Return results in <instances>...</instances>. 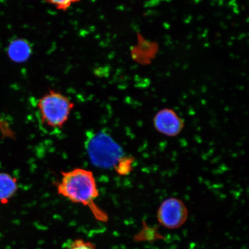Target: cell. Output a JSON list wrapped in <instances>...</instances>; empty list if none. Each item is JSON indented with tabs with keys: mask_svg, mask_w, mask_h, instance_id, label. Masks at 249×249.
<instances>
[{
	"mask_svg": "<svg viewBox=\"0 0 249 249\" xmlns=\"http://www.w3.org/2000/svg\"><path fill=\"white\" fill-rule=\"evenodd\" d=\"M87 153L95 166L108 169L114 167L124 157L122 148L107 133H94L87 140Z\"/></svg>",
	"mask_w": 249,
	"mask_h": 249,
	"instance_id": "3",
	"label": "cell"
},
{
	"mask_svg": "<svg viewBox=\"0 0 249 249\" xmlns=\"http://www.w3.org/2000/svg\"><path fill=\"white\" fill-rule=\"evenodd\" d=\"M153 124L159 133L169 137L178 136L184 127V122L172 109L164 108L156 114Z\"/></svg>",
	"mask_w": 249,
	"mask_h": 249,
	"instance_id": "5",
	"label": "cell"
},
{
	"mask_svg": "<svg viewBox=\"0 0 249 249\" xmlns=\"http://www.w3.org/2000/svg\"><path fill=\"white\" fill-rule=\"evenodd\" d=\"M45 1L54 6L58 10L65 11L71 5L80 2L81 0H45Z\"/></svg>",
	"mask_w": 249,
	"mask_h": 249,
	"instance_id": "9",
	"label": "cell"
},
{
	"mask_svg": "<svg viewBox=\"0 0 249 249\" xmlns=\"http://www.w3.org/2000/svg\"><path fill=\"white\" fill-rule=\"evenodd\" d=\"M188 218V210L180 199L171 197L165 200L158 210V222L165 228L176 229L181 227Z\"/></svg>",
	"mask_w": 249,
	"mask_h": 249,
	"instance_id": "4",
	"label": "cell"
},
{
	"mask_svg": "<svg viewBox=\"0 0 249 249\" xmlns=\"http://www.w3.org/2000/svg\"><path fill=\"white\" fill-rule=\"evenodd\" d=\"M58 194L73 203L88 207L95 219L106 222L108 216L96 204L99 196L97 183L93 173L77 168L61 173L60 182L56 183Z\"/></svg>",
	"mask_w": 249,
	"mask_h": 249,
	"instance_id": "1",
	"label": "cell"
},
{
	"mask_svg": "<svg viewBox=\"0 0 249 249\" xmlns=\"http://www.w3.org/2000/svg\"><path fill=\"white\" fill-rule=\"evenodd\" d=\"M33 53L32 47L27 40L18 38L9 43L7 54L10 60L17 63H23L30 58Z\"/></svg>",
	"mask_w": 249,
	"mask_h": 249,
	"instance_id": "6",
	"label": "cell"
},
{
	"mask_svg": "<svg viewBox=\"0 0 249 249\" xmlns=\"http://www.w3.org/2000/svg\"><path fill=\"white\" fill-rule=\"evenodd\" d=\"M74 105L62 93L50 90L39 99L38 107L42 123L52 129H61L69 118Z\"/></svg>",
	"mask_w": 249,
	"mask_h": 249,
	"instance_id": "2",
	"label": "cell"
},
{
	"mask_svg": "<svg viewBox=\"0 0 249 249\" xmlns=\"http://www.w3.org/2000/svg\"><path fill=\"white\" fill-rule=\"evenodd\" d=\"M18 190V180L6 173H0V203L7 204Z\"/></svg>",
	"mask_w": 249,
	"mask_h": 249,
	"instance_id": "7",
	"label": "cell"
},
{
	"mask_svg": "<svg viewBox=\"0 0 249 249\" xmlns=\"http://www.w3.org/2000/svg\"><path fill=\"white\" fill-rule=\"evenodd\" d=\"M67 249H95V247L91 242L76 239L71 242Z\"/></svg>",
	"mask_w": 249,
	"mask_h": 249,
	"instance_id": "10",
	"label": "cell"
},
{
	"mask_svg": "<svg viewBox=\"0 0 249 249\" xmlns=\"http://www.w3.org/2000/svg\"><path fill=\"white\" fill-rule=\"evenodd\" d=\"M133 159L123 157L118 161L114 169L121 176H125L130 173L132 170Z\"/></svg>",
	"mask_w": 249,
	"mask_h": 249,
	"instance_id": "8",
	"label": "cell"
}]
</instances>
